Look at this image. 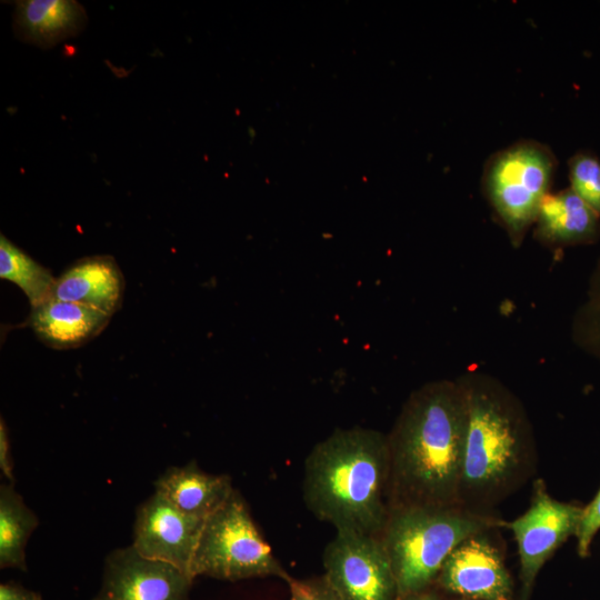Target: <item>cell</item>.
<instances>
[{
  "label": "cell",
  "instance_id": "1",
  "mask_svg": "<svg viewBox=\"0 0 600 600\" xmlns=\"http://www.w3.org/2000/svg\"><path fill=\"white\" fill-rule=\"evenodd\" d=\"M467 423L461 382H430L408 398L387 434L389 511L461 507Z\"/></svg>",
  "mask_w": 600,
  "mask_h": 600
},
{
  "label": "cell",
  "instance_id": "2",
  "mask_svg": "<svg viewBox=\"0 0 600 600\" xmlns=\"http://www.w3.org/2000/svg\"><path fill=\"white\" fill-rule=\"evenodd\" d=\"M460 382L468 410L460 504L496 514L494 508L537 473L532 428L519 401L497 382L479 377Z\"/></svg>",
  "mask_w": 600,
  "mask_h": 600
},
{
  "label": "cell",
  "instance_id": "3",
  "mask_svg": "<svg viewBox=\"0 0 600 600\" xmlns=\"http://www.w3.org/2000/svg\"><path fill=\"white\" fill-rule=\"evenodd\" d=\"M388 481L387 434L360 427L337 429L304 461L303 500L336 531L378 537L389 516Z\"/></svg>",
  "mask_w": 600,
  "mask_h": 600
},
{
  "label": "cell",
  "instance_id": "4",
  "mask_svg": "<svg viewBox=\"0 0 600 600\" xmlns=\"http://www.w3.org/2000/svg\"><path fill=\"white\" fill-rule=\"evenodd\" d=\"M500 528H507V521L496 514L462 507L389 511L378 538L394 573L397 600L432 586L446 559L461 542Z\"/></svg>",
  "mask_w": 600,
  "mask_h": 600
},
{
  "label": "cell",
  "instance_id": "5",
  "mask_svg": "<svg viewBox=\"0 0 600 600\" xmlns=\"http://www.w3.org/2000/svg\"><path fill=\"white\" fill-rule=\"evenodd\" d=\"M190 573L193 579L206 576L228 581L271 576L288 582L292 578L273 554L236 488L206 519Z\"/></svg>",
  "mask_w": 600,
  "mask_h": 600
},
{
  "label": "cell",
  "instance_id": "6",
  "mask_svg": "<svg viewBox=\"0 0 600 600\" xmlns=\"http://www.w3.org/2000/svg\"><path fill=\"white\" fill-rule=\"evenodd\" d=\"M557 168L551 149L520 140L492 154L484 166V192L513 241L536 220Z\"/></svg>",
  "mask_w": 600,
  "mask_h": 600
},
{
  "label": "cell",
  "instance_id": "7",
  "mask_svg": "<svg viewBox=\"0 0 600 600\" xmlns=\"http://www.w3.org/2000/svg\"><path fill=\"white\" fill-rule=\"evenodd\" d=\"M583 507L554 499L543 479L532 484L528 509L507 522L517 542L520 563L519 600H529L539 571L571 536H574Z\"/></svg>",
  "mask_w": 600,
  "mask_h": 600
},
{
  "label": "cell",
  "instance_id": "8",
  "mask_svg": "<svg viewBox=\"0 0 600 600\" xmlns=\"http://www.w3.org/2000/svg\"><path fill=\"white\" fill-rule=\"evenodd\" d=\"M324 576L341 600H397L398 589L378 537L336 531L322 557Z\"/></svg>",
  "mask_w": 600,
  "mask_h": 600
},
{
  "label": "cell",
  "instance_id": "9",
  "mask_svg": "<svg viewBox=\"0 0 600 600\" xmlns=\"http://www.w3.org/2000/svg\"><path fill=\"white\" fill-rule=\"evenodd\" d=\"M193 580L179 568L129 546L107 556L102 582L92 600H188Z\"/></svg>",
  "mask_w": 600,
  "mask_h": 600
},
{
  "label": "cell",
  "instance_id": "10",
  "mask_svg": "<svg viewBox=\"0 0 600 600\" xmlns=\"http://www.w3.org/2000/svg\"><path fill=\"white\" fill-rule=\"evenodd\" d=\"M204 521L154 491L137 510L131 546L140 554L170 563L192 578L190 567Z\"/></svg>",
  "mask_w": 600,
  "mask_h": 600
},
{
  "label": "cell",
  "instance_id": "11",
  "mask_svg": "<svg viewBox=\"0 0 600 600\" xmlns=\"http://www.w3.org/2000/svg\"><path fill=\"white\" fill-rule=\"evenodd\" d=\"M488 533L461 542L446 559L433 586L471 600H512L511 576Z\"/></svg>",
  "mask_w": 600,
  "mask_h": 600
},
{
  "label": "cell",
  "instance_id": "12",
  "mask_svg": "<svg viewBox=\"0 0 600 600\" xmlns=\"http://www.w3.org/2000/svg\"><path fill=\"white\" fill-rule=\"evenodd\" d=\"M123 274L110 256L78 260L56 279L52 298L77 302L110 317L120 308Z\"/></svg>",
  "mask_w": 600,
  "mask_h": 600
},
{
  "label": "cell",
  "instance_id": "13",
  "mask_svg": "<svg viewBox=\"0 0 600 600\" xmlns=\"http://www.w3.org/2000/svg\"><path fill=\"white\" fill-rule=\"evenodd\" d=\"M16 37L42 49L78 36L87 26L84 8L74 0L16 1Z\"/></svg>",
  "mask_w": 600,
  "mask_h": 600
},
{
  "label": "cell",
  "instance_id": "14",
  "mask_svg": "<svg viewBox=\"0 0 600 600\" xmlns=\"http://www.w3.org/2000/svg\"><path fill=\"white\" fill-rule=\"evenodd\" d=\"M110 318L90 307L51 298L32 308L29 326L49 347L69 349L87 343L99 334Z\"/></svg>",
  "mask_w": 600,
  "mask_h": 600
},
{
  "label": "cell",
  "instance_id": "15",
  "mask_svg": "<svg viewBox=\"0 0 600 600\" xmlns=\"http://www.w3.org/2000/svg\"><path fill=\"white\" fill-rule=\"evenodd\" d=\"M156 492L162 494L181 511L207 519L234 490L228 474H211L196 461L171 467L154 482Z\"/></svg>",
  "mask_w": 600,
  "mask_h": 600
},
{
  "label": "cell",
  "instance_id": "16",
  "mask_svg": "<svg viewBox=\"0 0 600 600\" xmlns=\"http://www.w3.org/2000/svg\"><path fill=\"white\" fill-rule=\"evenodd\" d=\"M598 216L570 188L548 193L538 210V233L541 238L563 244L593 241L599 233Z\"/></svg>",
  "mask_w": 600,
  "mask_h": 600
},
{
  "label": "cell",
  "instance_id": "17",
  "mask_svg": "<svg viewBox=\"0 0 600 600\" xmlns=\"http://www.w3.org/2000/svg\"><path fill=\"white\" fill-rule=\"evenodd\" d=\"M39 519L13 483L0 486V568L27 570L26 544Z\"/></svg>",
  "mask_w": 600,
  "mask_h": 600
},
{
  "label": "cell",
  "instance_id": "18",
  "mask_svg": "<svg viewBox=\"0 0 600 600\" xmlns=\"http://www.w3.org/2000/svg\"><path fill=\"white\" fill-rule=\"evenodd\" d=\"M0 278L18 286L31 308L52 298L57 279L3 234L0 238Z\"/></svg>",
  "mask_w": 600,
  "mask_h": 600
},
{
  "label": "cell",
  "instance_id": "19",
  "mask_svg": "<svg viewBox=\"0 0 600 600\" xmlns=\"http://www.w3.org/2000/svg\"><path fill=\"white\" fill-rule=\"evenodd\" d=\"M568 168L570 189L600 216V159L580 151L569 159Z\"/></svg>",
  "mask_w": 600,
  "mask_h": 600
},
{
  "label": "cell",
  "instance_id": "20",
  "mask_svg": "<svg viewBox=\"0 0 600 600\" xmlns=\"http://www.w3.org/2000/svg\"><path fill=\"white\" fill-rule=\"evenodd\" d=\"M578 334L581 343L600 358V263L579 318Z\"/></svg>",
  "mask_w": 600,
  "mask_h": 600
},
{
  "label": "cell",
  "instance_id": "21",
  "mask_svg": "<svg viewBox=\"0 0 600 600\" xmlns=\"http://www.w3.org/2000/svg\"><path fill=\"white\" fill-rule=\"evenodd\" d=\"M291 600H341L324 574L288 582Z\"/></svg>",
  "mask_w": 600,
  "mask_h": 600
},
{
  "label": "cell",
  "instance_id": "22",
  "mask_svg": "<svg viewBox=\"0 0 600 600\" xmlns=\"http://www.w3.org/2000/svg\"><path fill=\"white\" fill-rule=\"evenodd\" d=\"M600 530V489L593 499L583 507L582 516L574 534L577 538V552L580 557L589 556L592 541Z\"/></svg>",
  "mask_w": 600,
  "mask_h": 600
},
{
  "label": "cell",
  "instance_id": "23",
  "mask_svg": "<svg viewBox=\"0 0 600 600\" xmlns=\"http://www.w3.org/2000/svg\"><path fill=\"white\" fill-rule=\"evenodd\" d=\"M0 470L2 474L13 483V462L10 452V442L8 437L7 426L1 419L0 421Z\"/></svg>",
  "mask_w": 600,
  "mask_h": 600
},
{
  "label": "cell",
  "instance_id": "24",
  "mask_svg": "<svg viewBox=\"0 0 600 600\" xmlns=\"http://www.w3.org/2000/svg\"><path fill=\"white\" fill-rule=\"evenodd\" d=\"M0 600H43L39 592L10 581L0 584Z\"/></svg>",
  "mask_w": 600,
  "mask_h": 600
},
{
  "label": "cell",
  "instance_id": "25",
  "mask_svg": "<svg viewBox=\"0 0 600 600\" xmlns=\"http://www.w3.org/2000/svg\"><path fill=\"white\" fill-rule=\"evenodd\" d=\"M433 584L414 593L404 597L401 600H441L439 594L432 589Z\"/></svg>",
  "mask_w": 600,
  "mask_h": 600
},
{
  "label": "cell",
  "instance_id": "26",
  "mask_svg": "<svg viewBox=\"0 0 600 600\" xmlns=\"http://www.w3.org/2000/svg\"><path fill=\"white\" fill-rule=\"evenodd\" d=\"M460 600H471V599H466V598H462V599H460Z\"/></svg>",
  "mask_w": 600,
  "mask_h": 600
}]
</instances>
